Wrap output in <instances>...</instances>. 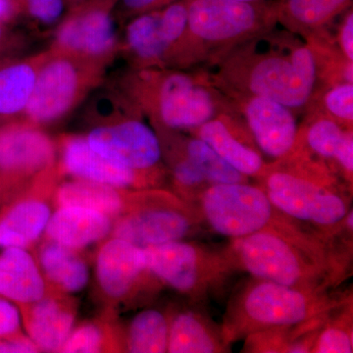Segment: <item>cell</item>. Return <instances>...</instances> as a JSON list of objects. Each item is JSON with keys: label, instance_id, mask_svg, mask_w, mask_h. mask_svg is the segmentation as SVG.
<instances>
[{"label": "cell", "instance_id": "obj_25", "mask_svg": "<svg viewBox=\"0 0 353 353\" xmlns=\"http://www.w3.org/2000/svg\"><path fill=\"white\" fill-rule=\"evenodd\" d=\"M51 216L41 199H22L11 204L0 215V248H26L38 240Z\"/></svg>", "mask_w": 353, "mask_h": 353}, {"label": "cell", "instance_id": "obj_29", "mask_svg": "<svg viewBox=\"0 0 353 353\" xmlns=\"http://www.w3.org/2000/svg\"><path fill=\"white\" fill-rule=\"evenodd\" d=\"M175 145L197 167L208 183H248L250 178L228 164L205 141L197 137H176Z\"/></svg>", "mask_w": 353, "mask_h": 353}, {"label": "cell", "instance_id": "obj_9", "mask_svg": "<svg viewBox=\"0 0 353 353\" xmlns=\"http://www.w3.org/2000/svg\"><path fill=\"white\" fill-rule=\"evenodd\" d=\"M153 278L194 299H204L234 270L226 252L185 240L143 248Z\"/></svg>", "mask_w": 353, "mask_h": 353}, {"label": "cell", "instance_id": "obj_24", "mask_svg": "<svg viewBox=\"0 0 353 353\" xmlns=\"http://www.w3.org/2000/svg\"><path fill=\"white\" fill-rule=\"evenodd\" d=\"M131 194V190L74 179L58 185L54 199L58 208L78 206L117 219L129 208Z\"/></svg>", "mask_w": 353, "mask_h": 353}, {"label": "cell", "instance_id": "obj_6", "mask_svg": "<svg viewBox=\"0 0 353 353\" xmlns=\"http://www.w3.org/2000/svg\"><path fill=\"white\" fill-rule=\"evenodd\" d=\"M347 301L328 290L299 289L253 278L230 299L222 329L228 343L269 330L301 326Z\"/></svg>", "mask_w": 353, "mask_h": 353}, {"label": "cell", "instance_id": "obj_1", "mask_svg": "<svg viewBox=\"0 0 353 353\" xmlns=\"http://www.w3.org/2000/svg\"><path fill=\"white\" fill-rule=\"evenodd\" d=\"M278 26L236 46L208 74L229 99L267 97L296 112L317 92V63L306 39Z\"/></svg>", "mask_w": 353, "mask_h": 353}, {"label": "cell", "instance_id": "obj_39", "mask_svg": "<svg viewBox=\"0 0 353 353\" xmlns=\"http://www.w3.org/2000/svg\"><path fill=\"white\" fill-rule=\"evenodd\" d=\"M12 32H9L4 24H0V60L7 59L6 57L9 52L14 50L15 46L19 43Z\"/></svg>", "mask_w": 353, "mask_h": 353}, {"label": "cell", "instance_id": "obj_31", "mask_svg": "<svg viewBox=\"0 0 353 353\" xmlns=\"http://www.w3.org/2000/svg\"><path fill=\"white\" fill-rule=\"evenodd\" d=\"M331 314L316 332L310 352H353L352 299L338 307L334 317Z\"/></svg>", "mask_w": 353, "mask_h": 353}, {"label": "cell", "instance_id": "obj_42", "mask_svg": "<svg viewBox=\"0 0 353 353\" xmlns=\"http://www.w3.org/2000/svg\"><path fill=\"white\" fill-rule=\"evenodd\" d=\"M239 1H245V2H264V1H269V0H239Z\"/></svg>", "mask_w": 353, "mask_h": 353}, {"label": "cell", "instance_id": "obj_2", "mask_svg": "<svg viewBox=\"0 0 353 353\" xmlns=\"http://www.w3.org/2000/svg\"><path fill=\"white\" fill-rule=\"evenodd\" d=\"M331 241L280 214L270 226L232 241L225 250L234 270L252 278L326 292L347 271V260Z\"/></svg>", "mask_w": 353, "mask_h": 353}, {"label": "cell", "instance_id": "obj_40", "mask_svg": "<svg viewBox=\"0 0 353 353\" xmlns=\"http://www.w3.org/2000/svg\"><path fill=\"white\" fill-rule=\"evenodd\" d=\"M21 12L18 0H0V24H6Z\"/></svg>", "mask_w": 353, "mask_h": 353}, {"label": "cell", "instance_id": "obj_20", "mask_svg": "<svg viewBox=\"0 0 353 353\" xmlns=\"http://www.w3.org/2000/svg\"><path fill=\"white\" fill-rule=\"evenodd\" d=\"M46 284L26 248H6L0 253V296L29 305L43 299Z\"/></svg>", "mask_w": 353, "mask_h": 353}, {"label": "cell", "instance_id": "obj_37", "mask_svg": "<svg viewBox=\"0 0 353 353\" xmlns=\"http://www.w3.org/2000/svg\"><path fill=\"white\" fill-rule=\"evenodd\" d=\"M20 325L19 309L12 301L0 296V338L15 334L20 329Z\"/></svg>", "mask_w": 353, "mask_h": 353}, {"label": "cell", "instance_id": "obj_13", "mask_svg": "<svg viewBox=\"0 0 353 353\" xmlns=\"http://www.w3.org/2000/svg\"><path fill=\"white\" fill-rule=\"evenodd\" d=\"M57 143L28 120L0 126V183L41 176L54 168Z\"/></svg>", "mask_w": 353, "mask_h": 353}, {"label": "cell", "instance_id": "obj_18", "mask_svg": "<svg viewBox=\"0 0 353 353\" xmlns=\"http://www.w3.org/2000/svg\"><path fill=\"white\" fill-rule=\"evenodd\" d=\"M112 227V219L97 211L63 206L51 214L44 233L50 241L78 250L105 239Z\"/></svg>", "mask_w": 353, "mask_h": 353}, {"label": "cell", "instance_id": "obj_32", "mask_svg": "<svg viewBox=\"0 0 353 353\" xmlns=\"http://www.w3.org/2000/svg\"><path fill=\"white\" fill-rule=\"evenodd\" d=\"M320 109L330 118L343 126L352 128L353 125V83H340L326 85L320 92Z\"/></svg>", "mask_w": 353, "mask_h": 353}, {"label": "cell", "instance_id": "obj_10", "mask_svg": "<svg viewBox=\"0 0 353 353\" xmlns=\"http://www.w3.org/2000/svg\"><path fill=\"white\" fill-rule=\"evenodd\" d=\"M190 204L201 224L232 241L270 226L281 214L263 189L250 182L206 185Z\"/></svg>", "mask_w": 353, "mask_h": 353}, {"label": "cell", "instance_id": "obj_12", "mask_svg": "<svg viewBox=\"0 0 353 353\" xmlns=\"http://www.w3.org/2000/svg\"><path fill=\"white\" fill-rule=\"evenodd\" d=\"M117 0H88L57 26L51 48L108 65L120 50L112 10Z\"/></svg>", "mask_w": 353, "mask_h": 353}, {"label": "cell", "instance_id": "obj_4", "mask_svg": "<svg viewBox=\"0 0 353 353\" xmlns=\"http://www.w3.org/2000/svg\"><path fill=\"white\" fill-rule=\"evenodd\" d=\"M120 92L148 116L154 130L190 132L222 113L233 102L213 85L208 72L174 68H132Z\"/></svg>", "mask_w": 353, "mask_h": 353}, {"label": "cell", "instance_id": "obj_33", "mask_svg": "<svg viewBox=\"0 0 353 353\" xmlns=\"http://www.w3.org/2000/svg\"><path fill=\"white\" fill-rule=\"evenodd\" d=\"M108 334L97 323H87L71 332L59 352L94 353L104 352Z\"/></svg>", "mask_w": 353, "mask_h": 353}, {"label": "cell", "instance_id": "obj_36", "mask_svg": "<svg viewBox=\"0 0 353 353\" xmlns=\"http://www.w3.org/2000/svg\"><path fill=\"white\" fill-rule=\"evenodd\" d=\"M334 43L347 61L353 62V11L348 9L343 14V19L336 29Z\"/></svg>", "mask_w": 353, "mask_h": 353}, {"label": "cell", "instance_id": "obj_17", "mask_svg": "<svg viewBox=\"0 0 353 353\" xmlns=\"http://www.w3.org/2000/svg\"><path fill=\"white\" fill-rule=\"evenodd\" d=\"M95 271L103 294L115 301L130 296L145 279L153 278L143 248L113 236L97 253Z\"/></svg>", "mask_w": 353, "mask_h": 353}, {"label": "cell", "instance_id": "obj_23", "mask_svg": "<svg viewBox=\"0 0 353 353\" xmlns=\"http://www.w3.org/2000/svg\"><path fill=\"white\" fill-rule=\"evenodd\" d=\"M275 3L278 24L304 39L327 31L352 7V0H275Z\"/></svg>", "mask_w": 353, "mask_h": 353}, {"label": "cell", "instance_id": "obj_21", "mask_svg": "<svg viewBox=\"0 0 353 353\" xmlns=\"http://www.w3.org/2000/svg\"><path fill=\"white\" fill-rule=\"evenodd\" d=\"M26 306L25 323L29 338L41 352H59L74 329L73 308L53 296H44Z\"/></svg>", "mask_w": 353, "mask_h": 353}, {"label": "cell", "instance_id": "obj_41", "mask_svg": "<svg viewBox=\"0 0 353 353\" xmlns=\"http://www.w3.org/2000/svg\"><path fill=\"white\" fill-rule=\"evenodd\" d=\"M66 3H68L70 6L74 7L79 6V4H81V0H66Z\"/></svg>", "mask_w": 353, "mask_h": 353}, {"label": "cell", "instance_id": "obj_5", "mask_svg": "<svg viewBox=\"0 0 353 353\" xmlns=\"http://www.w3.org/2000/svg\"><path fill=\"white\" fill-rule=\"evenodd\" d=\"M278 24L275 0H188V25L166 68L214 66L236 46Z\"/></svg>", "mask_w": 353, "mask_h": 353}, {"label": "cell", "instance_id": "obj_35", "mask_svg": "<svg viewBox=\"0 0 353 353\" xmlns=\"http://www.w3.org/2000/svg\"><path fill=\"white\" fill-rule=\"evenodd\" d=\"M176 0H118L115 7L118 16L123 20H129L141 14L160 10Z\"/></svg>", "mask_w": 353, "mask_h": 353}, {"label": "cell", "instance_id": "obj_38", "mask_svg": "<svg viewBox=\"0 0 353 353\" xmlns=\"http://www.w3.org/2000/svg\"><path fill=\"white\" fill-rule=\"evenodd\" d=\"M39 352H41L39 348L29 336H23L15 334L12 336L0 338V353H36Z\"/></svg>", "mask_w": 353, "mask_h": 353}, {"label": "cell", "instance_id": "obj_22", "mask_svg": "<svg viewBox=\"0 0 353 353\" xmlns=\"http://www.w3.org/2000/svg\"><path fill=\"white\" fill-rule=\"evenodd\" d=\"M229 350L223 329L201 311H180L169 319L167 352L218 353Z\"/></svg>", "mask_w": 353, "mask_h": 353}, {"label": "cell", "instance_id": "obj_16", "mask_svg": "<svg viewBox=\"0 0 353 353\" xmlns=\"http://www.w3.org/2000/svg\"><path fill=\"white\" fill-rule=\"evenodd\" d=\"M205 141L228 164L248 178L259 179L267 166L263 155L236 112L222 113L190 132Z\"/></svg>", "mask_w": 353, "mask_h": 353}, {"label": "cell", "instance_id": "obj_28", "mask_svg": "<svg viewBox=\"0 0 353 353\" xmlns=\"http://www.w3.org/2000/svg\"><path fill=\"white\" fill-rule=\"evenodd\" d=\"M313 112L312 115H309L303 128H299L294 150L324 162L333 170L332 165H334L336 153L347 130L352 128L343 126L320 111Z\"/></svg>", "mask_w": 353, "mask_h": 353}, {"label": "cell", "instance_id": "obj_30", "mask_svg": "<svg viewBox=\"0 0 353 353\" xmlns=\"http://www.w3.org/2000/svg\"><path fill=\"white\" fill-rule=\"evenodd\" d=\"M169 318L157 309L138 313L127 331L126 350L131 353H164L168 348Z\"/></svg>", "mask_w": 353, "mask_h": 353}, {"label": "cell", "instance_id": "obj_7", "mask_svg": "<svg viewBox=\"0 0 353 353\" xmlns=\"http://www.w3.org/2000/svg\"><path fill=\"white\" fill-rule=\"evenodd\" d=\"M105 67L53 48L46 51L25 119L39 127L63 119L99 85Z\"/></svg>", "mask_w": 353, "mask_h": 353}, {"label": "cell", "instance_id": "obj_15", "mask_svg": "<svg viewBox=\"0 0 353 353\" xmlns=\"http://www.w3.org/2000/svg\"><path fill=\"white\" fill-rule=\"evenodd\" d=\"M59 169L79 180L102 183L123 190L152 189L164 172L132 170L94 152L83 136H64L58 143Z\"/></svg>", "mask_w": 353, "mask_h": 353}, {"label": "cell", "instance_id": "obj_14", "mask_svg": "<svg viewBox=\"0 0 353 353\" xmlns=\"http://www.w3.org/2000/svg\"><path fill=\"white\" fill-rule=\"evenodd\" d=\"M263 157L270 162L290 154L296 145L299 127L294 111L261 97L230 99Z\"/></svg>", "mask_w": 353, "mask_h": 353}, {"label": "cell", "instance_id": "obj_19", "mask_svg": "<svg viewBox=\"0 0 353 353\" xmlns=\"http://www.w3.org/2000/svg\"><path fill=\"white\" fill-rule=\"evenodd\" d=\"M120 48L126 53L132 68H166L173 46L162 29L160 10L128 20Z\"/></svg>", "mask_w": 353, "mask_h": 353}, {"label": "cell", "instance_id": "obj_27", "mask_svg": "<svg viewBox=\"0 0 353 353\" xmlns=\"http://www.w3.org/2000/svg\"><path fill=\"white\" fill-rule=\"evenodd\" d=\"M39 264L51 284L68 294L81 292L90 280L85 260L75 250L54 241H50L41 246Z\"/></svg>", "mask_w": 353, "mask_h": 353}, {"label": "cell", "instance_id": "obj_3", "mask_svg": "<svg viewBox=\"0 0 353 353\" xmlns=\"http://www.w3.org/2000/svg\"><path fill=\"white\" fill-rule=\"evenodd\" d=\"M257 180L276 210L299 226L328 240L347 230L352 190L324 162L292 150Z\"/></svg>", "mask_w": 353, "mask_h": 353}, {"label": "cell", "instance_id": "obj_34", "mask_svg": "<svg viewBox=\"0 0 353 353\" xmlns=\"http://www.w3.org/2000/svg\"><path fill=\"white\" fill-rule=\"evenodd\" d=\"M21 11L43 26L58 24L63 17L66 0H18Z\"/></svg>", "mask_w": 353, "mask_h": 353}, {"label": "cell", "instance_id": "obj_11", "mask_svg": "<svg viewBox=\"0 0 353 353\" xmlns=\"http://www.w3.org/2000/svg\"><path fill=\"white\" fill-rule=\"evenodd\" d=\"M122 95L120 108L88 132V145L102 157L132 170L164 172L160 167L163 152L157 131L143 120L139 109Z\"/></svg>", "mask_w": 353, "mask_h": 353}, {"label": "cell", "instance_id": "obj_26", "mask_svg": "<svg viewBox=\"0 0 353 353\" xmlns=\"http://www.w3.org/2000/svg\"><path fill=\"white\" fill-rule=\"evenodd\" d=\"M46 51L31 57L0 60V118L24 113Z\"/></svg>", "mask_w": 353, "mask_h": 353}, {"label": "cell", "instance_id": "obj_8", "mask_svg": "<svg viewBox=\"0 0 353 353\" xmlns=\"http://www.w3.org/2000/svg\"><path fill=\"white\" fill-rule=\"evenodd\" d=\"M201 227L192 204L178 194L152 188L132 192L129 208L116 219L111 234L143 248L187 240Z\"/></svg>", "mask_w": 353, "mask_h": 353}]
</instances>
